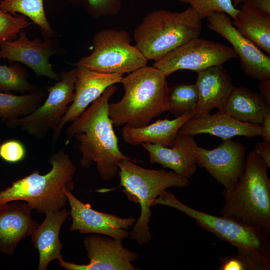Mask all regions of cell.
Instances as JSON below:
<instances>
[{"mask_svg": "<svg viewBox=\"0 0 270 270\" xmlns=\"http://www.w3.org/2000/svg\"><path fill=\"white\" fill-rule=\"evenodd\" d=\"M108 86L66 130V144L74 138L81 154L80 166L88 168L96 163L100 177L105 180L118 174L120 162L128 157L120 149L108 112L109 100L117 90Z\"/></svg>", "mask_w": 270, "mask_h": 270, "instance_id": "1", "label": "cell"}, {"mask_svg": "<svg viewBox=\"0 0 270 270\" xmlns=\"http://www.w3.org/2000/svg\"><path fill=\"white\" fill-rule=\"evenodd\" d=\"M156 204L168 206L184 213L202 229L235 247L236 256L246 270L270 269V230L236 218L218 216L195 210L166 190L154 201L152 206Z\"/></svg>", "mask_w": 270, "mask_h": 270, "instance_id": "2", "label": "cell"}, {"mask_svg": "<svg viewBox=\"0 0 270 270\" xmlns=\"http://www.w3.org/2000/svg\"><path fill=\"white\" fill-rule=\"evenodd\" d=\"M166 78L162 70L147 66L123 77L120 82L124 91L123 97L108 105L113 124L142 127L169 111Z\"/></svg>", "mask_w": 270, "mask_h": 270, "instance_id": "3", "label": "cell"}, {"mask_svg": "<svg viewBox=\"0 0 270 270\" xmlns=\"http://www.w3.org/2000/svg\"><path fill=\"white\" fill-rule=\"evenodd\" d=\"M51 170L40 174L33 170L0 192V208L8 202L23 200L41 214L64 208L68 200L66 191L74 188L76 168L69 154L61 149L51 155Z\"/></svg>", "mask_w": 270, "mask_h": 270, "instance_id": "4", "label": "cell"}, {"mask_svg": "<svg viewBox=\"0 0 270 270\" xmlns=\"http://www.w3.org/2000/svg\"><path fill=\"white\" fill-rule=\"evenodd\" d=\"M202 20L189 6L181 12L156 10L134 28L135 46L148 61L160 60L188 41L199 37Z\"/></svg>", "mask_w": 270, "mask_h": 270, "instance_id": "5", "label": "cell"}, {"mask_svg": "<svg viewBox=\"0 0 270 270\" xmlns=\"http://www.w3.org/2000/svg\"><path fill=\"white\" fill-rule=\"evenodd\" d=\"M269 168L254 150L246 157L245 168L235 186L223 190L222 216H232L270 230Z\"/></svg>", "mask_w": 270, "mask_h": 270, "instance_id": "6", "label": "cell"}, {"mask_svg": "<svg viewBox=\"0 0 270 270\" xmlns=\"http://www.w3.org/2000/svg\"><path fill=\"white\" fill-rule=\"evenodd\" d=\"M118 166L124 192L129 200L139 204L140 207L139 218L129 236L140 244H148L152 239L148 222L154 201L168 188H186L190 182L172 171L142 167L128 158L122 160Z\"/></svg>", "mask_w": 270, "mask_h": 270, "instance_id": "7", "label": "cell"}, {"mask_svg": "<svg viewBox=\"0 0 270 270\" xmlns=\"http://www.w3.org/2000/svg\"><path fill=\"white\" fill-rule=\"evenodd\" d=\"M125 30L102 29L92 40L93 50L70 64L96 72L122 75L147 66L148 60L135 46Z\"/></svg>", "mask_w": 270, "mask_h": 270, "instance_id": "8", "label": "cell"}, {"mask_svg": "<svg viewBox=\"0 0 270 270\" xmlns=\"http://www.w3.org/2000/svg\"><path fill=\"white\" fill-rule=\"evenodd\" d=\"M77 71L76 66L60 73V80L47 88L46 99L34 112L26 116L7 120L6 123L36 138L45 137L50 130L56 128L74 100Z\"/></svg>", "mask_w": 270, "mask_h": 270, "instance_id": "9", "label": "cell"}, {"mask_svg": "<svg viewBox=\"0 0 270 270\" xmlns=\"http://www.w3.org/2000/svg\"><path fill=\"white\" fill-rule=\"evenodd\" d=\"M234 58H238L232 47L198 37L178 47L155 62L152 66L162 70L168 77L178 70L196 72L212 66L222 65Z\"/></svg>", "mask_w": 270, "mask_h": 270, "instance_id": "10", "label": "cell"}, {"mask_svg": "<svg viewBox=\"0 0 270 270\" xmlns=\"http://www.w3.org/2000/svg\"><path fill=\"white\" fill-rule=\"evenodd\" d=\"M56 38L30 40L26 34L21 32L14 40L5 41L0 44V58L22 64L30 68L38 76H44L56 82L60 74L53 69L50 62L54 54H62Z\"/></svg>", "mask_w": 270, "mask_h": 270, "instance_id": "11", "label": "cell"}, {"mask_svg": "<svg viewBox=\"0 0 270 270\" xmlns=\"http://www.w3.org/2000/svg\"><path fill=\"white\" fill-rule=\"evenodd\" d=\"M206 20L208 27L232 44L246 76L259 81L270 79V56L239 32L232 24L230 16L225 12H216Z\"/></svg>", "mask_w": 270, "mask_h": 270, "instance_id": "12", "label": "cell"}, {"mask_svg": "<svg viewBox=\"0 0 270 270\" xmlns=\"http://www.w3.org/2000/svg\"><path fill=\"white\" fill-rule=\"evenodd\" d=\"M246 153V148L242 143L224 140L212 150L198 146L196 162L228 191L235 186L244 170Z\"/></svg>", "mask_w": 270, "mask_h": 270, "instance_id": "13", "label": "cell"}, {"mask_svg": "<svg viewBox=\"0 0 270 270\" xmlns=\"http://www.w3.org/2000/svg\"><path fill=\"white\" fill-rule=\"evenodd\" d=\"M90 262L79 264L58 260L68 270H136L132 262L138 256L122 244V241L100 234H93L83 241Z\"/></svg>", "mask_w": 270, "mask_h": 270, "instance_id": "14", "label": "cell"}, {"mask_svg": "<svg viewBox=\"0 0 270 270\" xmlns=\"http://www.w3.org/2000/svg\"><path fill=\"white\" fill-rule=\"evenodd\" d=\"M66 194L70 208V231L100 234L120 241L129 236V228L136 223V218L131 216L122 218L98 211L90 204L80 201L71 192L66 191Z\"/></svg>", "mask_w": 270, "mask_h": 270, "instance_id": "15", "label": "cell"}, {"mask_svg": "<svg viewBox=\"0 0 270 270\" xmlns=\"http://www.w3.org/2000/svg\"><path fill=\"white\" fill-rule=\"evenodd\" d=\"M74 98L53 130L52 146L57 142L64 126L78 117L110 86L120 82L122 75L106 74L77 67Z\"/></svg>", "mask_w": 270, "mask_h": 270, "instance_id": "16", "label": "cell"}, {"mask_svg": "<svg viewBox=\"0 0 270 270\" xmlns=\"http://www.w3.org/2000/svg\"><path fill=\"white\" fill-rule=\"evenodd\" d=\"M152 164H161L178 176L188 179L196 171V156L198 146L194 136L178 134L172 146L143 143Z\"/></svg>", "mask_w": 270, "mask_h": 270, "instance_id": "17", "label": "cell"}, {"mask_svg": "<svg viewBox=\"0 0 270 270\" xmlns=\"http://www.w3.org/2000/svg\"><path fill=\"white\" fill-rule=\"evenodd\" d=\"M196 73L195 84L198 102L193 116H206L214 108L222 110L234 86L231 76L222 65L212 66Z\"/></svg>", "mask_w": 270, "mask_h": 270, "instance_id": "18", "label": "cell"}, {"mask_svg": "<svg viewBox=\"0 0 270 270\" xmlns=\"http://www.w3.org/2000/svg\"><path fill=\"white\" fill-rule=\"evenodd\" d=\"M202 134L218 136L223 140L236 136L256 137L261 134L260 124L243 122L221 112L192 117L180 129L178 134L194 136Z\"/></svg>", "mask_w": 270, "mask_h": 270, "instance_id": "19", "label": "cell"}, {"mask_svg": "<svg viewBox=\"0 0 270 270\" xmlns=\"http://www.w3.org/2000/svg\"><path fill=\"white\" fill-rule=\"evenodd\" d=\"M32 207L19 200L0 208V252L12 255L19 242L31 236L39 224L32 218Z\"/></svg>", "mask_w": 270, "mask_h": 270, "instance_id": "20", "label": "cell"}, {"mask_svg": "<svg viewBox=\"0 0 270 270\" xmlns=\"http://www.w3.org/2000/svg\"><path fill=\"white\" fill-rule=\"evenodd\" d=\"M70 212L65 208L46 214L42 222L32 234V242L39 254L38 270H46L54 260L62 259V244L59 238L60 228Z\"/></svg>", "mask_w": 270, "mask_h": 270, "instance_id": "21", "label": "cell"}, {"mask_svg": "<svg viewBox=\"0 0 270 270\" xmlns=\"http://www.w3.org/2000/svg\"><path fill=\"white\" fill-rule=\"evenodd\" d=\"M192 117V114H186L172 120H158L142 127L124 126L122 130V138L126 144L131 146L150 143L172 146L180 129Z\"/></svg>", "mask_w": 270, "mask_h": 270, "instance_id": "22", "label": "cell"}, {"mask_svg": "<svg viewBox=\"0 0 270 270\" xmlns=\"http://www.w3.org/2000/svg\"><path fill=\"white\" fill-rule=\"evenodd\" d=\"M220 112L243 122L260 124L264 114L270 112V106L260 94L245 86H234Z\"/></svg>", "mask_w": 270, "mask_h": 270, "instance_id": "23", "label": "cell"}, {"mask_svg": "<svg viewBox=\"0 0 270 270\" xmlns=\"http://www.w3.org/2000/svg\"><path fill=\"white\" fill-rule=\"evenodd\" d=\"M233 26L244 36L270 56V15L243 4Z\"/></svg>", "mask_w": 270, "mask_h": 270, "instance_id": "24", "label": "cell"}, {"mask_svg": "<svg viewBox=\"0 0 270 270\" xmlns=\"http://www.w3.org/2000/svg\"><path fill=\"white\" fill-rule=\"evenodd\" d=\"M47 90H38L22 95L0 92V118L7 120L26 116L44 102Z\"/></svg>", "mask_w": 270, "mask_h": 270, "instance_id": "25", "label": "cell"}, {"mask_svg": "<svg viewBox=\"0 0 270 270\" xmlns=\"http://www.w3.org/2000/svg\"><path fill=\"white\" fill-rule=\"evenodd\" d=\"M0 9L16 16L20 14L40 27L44 40L56 38L57 34L48 20L44 6V0H1Z\"/></svg>", "mask_w": 270, "mask_h": 270, "instance_id": "26", "label": "cell"}, {"mask_svg": "<svg viewBox=\"0 0 270 270\" xmlns=\"http://www.w3.org/2000/svg\"><path fill=\"white\" fill-rule=\"evenodd\" d=\"M26 69L18 64H0V92H32L40 88L28 80Z\"/></svg>", "mask_w": 270, "mask_h": 270, "instance_id": "27", "label": "cell"}, {"mask_svg": "<svg viewBox=\"0 0 270 270\" xmlns=\"http://www.w3.org/2000/svg\"><path fill=\"white\" fill-rule=\"evenodd\" d=\"M169 111L176 117L186 114H193L198 102L196 84H180L169 88Z\"/></svg>", "mask_w": 270, "mask_h": 270, "instance_id": "28", "label": "cell"}, {"mask_svg": "<svg viewBox=\"0 0 270 270\" xmlns=\"http://www.w3.org/2000/svg\"><path fill=\"white\" fill-rule=\"evenodd\" d=\"M188 4L201 19L207 18L216 12H223L234 19L238 10L232 0H178Z\"/></svg>", "mask_w": 270, "mask_h": 270, "instance_id": "29", "label": "cell"}, {"mask_svg": "<svg viewBox=\"0 0 270 270\" xmlns=\"http://www.w3.org/2000/svg\"><path fill=\"white\" fill-rule=\"evenodd\" d=\"M32 24L24 15L14 16L0 9V44L16 39L24 29Z\"/></svg>", "mask_w": 270, "mask_h": 270, "instance_id": "30", "label": "cell"}, {"mask_svg": "<svg viewBox=\"0 0 270 270\" xmlns=\"http://www.w3.org/2000/svg\"><path fill=\"white\" fill-rule=\"evenodd\" d=\"M86 7L88 14L94 18L114 16L121 8L120 0H86Z\"/></svg>", "mask_w": 270, "mask_h": 270, "instance_id": "31", "label": "cell"}, {"mask_svg": "<svg viewBox=\"0 0 270 270\" xmlns=\"http://www.w3.org/2000/svg\"><path fill=\"white\" fill-rule=\"evenodd\" d=\"M26 154L24 145L17 140H10L0 144V158L10 163L22 160Z\"/></svg>", "mask_w": 270, "mask_h": 270, "instance_id": "32", "label": "cell"}, {"mask_svg": "<svg viewBox=\"0 0 270 270\" xmlns=\"http://www.w3.org/2000/svg\"><path fill=\"white\" fill-rule=\"evenodd\" d=\"M216 270H245L242 262L237 256L222 258L220 261V266Z\"/></svg>", "mask_w": 270, "mask_h": 270, "instance_id": "33", "label": "cell"}, {"mask_svg": "<svg viewBox=\"0 0 270 270\" xmlns=\"http://www.w3.org/2000/svg\"><path fill=\"white\" fill-rule=\"evenodd\" d=\"M255 152L270 168V143L262 142L256 144L254 147Z\"/></svg>", "mask_w": 270, "mask_h": 270, "instance_id": "34", "label": "cell"}, {"mask_svg": "<svg viewBox=\"0 0 270 270\" xmlns=\"http://www.w3.org/2000/svg\"><path fill=\"white\" fill-rule=\"evenodd\" d=\"M242 3L270 15V0H244Z\"/></svg>", "mask_w": 270, "mask_h": 270, "instance_id": "35", "label": "cell"}, {"mask_svg": "<svg viewBox=\"0 0 270 270\" xmlns=\"http://www.w3.org/2000/svg\"><path fill=\"white\" fill-rule=\"evenodd\" d=\"M261 134L264 142L270 143V112H266L260 124Z\"/></svg>", "mask_w": 270, "mask_h": 270, "instance_id": "36", "label": "cell"}, {"mask_svg": "<svg viewBox=\"0 0 270 270\" xmlns=\"http://www.w3.org/2000/svg\"><path fill=\"white\" fill-rule=\"evenodd\" d=\"M259 82L260 94L266 102L270 106V79Z\"/></svg>", "mask_w": 270, "mask_h": 270, "instance_id": "37", "label": "cell"}, {"mask_svg": "<svg viewBox=\"0 0 270 270\" xmlns=\"http://www.w3.org/2000/svg\"><path fill=\"white\" fill-rule=\"evenodd\" d=\"M74 4L86 6V0H70Z\"/></svg>", "mask_w": 270, "mask_h": 270, "instance_id": "38", "label": "cell"}, {"mask_svg": "<svg viewBox=\"0 0 270 270\" xmlns=\"http://www.w3.org/2000/svg\"><path fill=\"white\" fill-rule=\"evenodd\" d=\"M244 0H232V2L234 6L236 8L238 5L242 3Z\"/></svg>", "mask_w": 270, "mask_h": 270, "instance_id": "39", "label": "cell"}, {"mask_svg": "<svg viewBox=\"0 0 270 270\" xmlns=\"http://www.w3.org/2000/svg\"></svg>", "mask_w": 270, "mask_h": 270, "instance_id": "40", "label": "cell"}]
</instances>
